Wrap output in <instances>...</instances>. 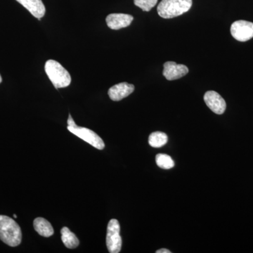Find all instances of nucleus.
<instances>
[{"label":"nucleus","mask_w":253,"mask_h":253,"mask_svg":"<svg viewBox=\"0 0 253 253\" xmlns=\"http://www.w3.org/2000/svg\"><path fill=\"white\" fill-rule=\"evenodd\" d=\"M44 69L48 78L56 89L67 87L71 84V75L57 61L54 60L46 61Z\"/></svg>","instance_id":"obj_3"},{"label":"nucleus","mask_w":253,"mask_h":253,"mask_svg":"<svg viewBox=\"0 0 253 253\" xmlns=\"http://www.w3.org/2000/svg\"><path fill=\"white\" fill-rule=\"evenodd\" d=\"M192 0H162L157 7L158 14L163 18H172L189 11Z\"/></svg>","instance_id":"obj_2"},{"label":"nucleus","mask_w":253,"mask_h":253,"mask_svg":"<svg viewBox=\"0 0 253 253\" xmlns=\"http://www.w3.org/2000/svg\"><path fill=\"white\" fill-rule=\"evenodd\" d=\"M0 240L11 247H16L21 244L22 241L21 227L12 218L0 215Z\"/></svg>","instance_id":"obj_1"},{"label":"nucleus","mask_w":253,"mask_h":253,"mask_svg":"<svg viewBox=\"0 0 253 253\" xmlns=\"http://www.w3.org/2000/svg\"><path fill=\"white\" fill-rule=\"evenodd\" d=\"M134 91V86L127 83H121L110 88L108 94L114 101H121L127 97Z\"/></svg>","instance_id":"obj_10"},{"label":"nucleus","mask_w":253,"mask_h":253,"mask_svg":"<svg viewBox=\"0 0 253 253\" xmlns=\"http://www.w3.org/2000/svg\"><path fill=\"white\" fill-rule=\"evenodd\" d=\"M158 0H134V4L144 11H149L157 4Z\"/></svg>","instance_id":"obj_16"},{"label":"nucleus","mask_w":253,"mask_h":253,"mask_svg":"<svg viewBox=\"0 0 253 253\" xmlns=\"http://www.w3.org/2000/svg\"><path fill=\"white\" fill-rule=\"evenodd\" d=\"M163 66V74L168 81H175L184 77L189 73V68L185 65L177 64L173 61H167Z\"/></svg>","instance_id":"obj_7"},{"label":"nucleus","mask_w":253,"mask_h":253,"mask_svg":"<svg viewBox=\"0 0 253 253\" xmlns=\"http://www.w3.org/2000/svg\"><path fill=\"white\" fill-rule=\"evenodd\" d=\"M168 137L167 134L161 131H155L151 133L149 137V145L154 148H161L167 144Z\"/></svg>","instance_id":"obj_14"},{"label":"nucleus","mask_w":253,"mask_h":253,"mask_svg":"<svg viewBox=\"0 0 253 253\" xmlns=\"http://www.w3.org/2000/svg\"><path fill=\"white\" fill-rule=\"evenodd\" d=\"M231 34L239 42H246L253 38V23L240 20L232 23Z\"/></svg>","instance_id":"obj_6"},{"label":"nucleus","mask_w":253,"mask_h":253,"mask_svg":"<svg viewBox=\"0 0 253 253\" xmlns=\"http://www.w3.org/2000/svg\"><path fill=\"white\" fill-rule=\"evenodd\" d=\"M67 123L68 129L72 134L77 136L78 137L81 138V139L94 146L96 149L99 150L104 149L105 144L102 139L94 131L91 130L88 128L78 126L75 123L74 120L73 119L71 114H69Z\"/></svg>","instance_id":"obj_4"},{"label":"nucleus","mask_w":253,"mask_h":253,"mask_svg":"<svg viewBox=\"0 0 253 253\" xmlns=\"http://www.w3.org/2000/svg\"><path fill=\"white\" fill-rule=\"evenodd\" d=\"M204 101L208 107L216 114L221 115L225 111V101L216 91H207L204 95Z\"/></svg>","instance_id":"obj_8"},{"label":"nucleus","mask_w":253,"mask_h":253,"mask_svg":"<svg viewBox=\"0 0 253 253\" xmlns=\"http://www.w3.org/2000/svg\"><path fill=\"white\" fill-rule=\"evenodd\" d=\"M132 16L126 14H111L106 18L108 27L112 30H120L128 27L132 22Z\"/></svg>","instance_id":"obj_9"},{"label":"nucleus","mask_w":253,"mask_h":253,"mask_svg":"<svg viewBox=\"0 0 253 253\" xmlns=\"http://www.w3.org/2000/svg\"><path fill=\"white\" fill-rule=\"evenodd\" d=\"M14 218H17V215H16V214H14Z\"/></svg>","instance_id":"obj_19"},{"label":"nucleus","mask_w":253,"mask_h":253,"mask_svg":"<svg viewBox=\"0 0 253 253\" xmlns=\"http://www.w3.org/2000/svg\"><path fill=\"white\" fill-rule=\"evenodd\" d=\"M156 162L158 167L164 169H171L174 166L172 158L167 154H158L156 157Z\"/></svg>","instance_id":"obj_15"},{"label":"nucleus","mask_w":253,"mask_h":253,"mask_svg":"<svg viewBox=\"0 0 253 253\" xmlns=\"http://www.w3.org/2000/svg\"><path fill=\"white\" fill-rule=\"evenodd\" d=\"M35 17L41 21L45 15L46 8L42 0H16Z\"/></svg>","instance_id":"obj_11"},{"label":"nucleus","mask_w":253,"mask_h":253,"mask_svg":"<svg viewBox=\"0 0 253 253\" xmlns=\"http://www.w3.org/2000/svg\"><path fill=\"white\" fill-rule=\"evenodd\" d=\"M156 253H171V251L168 249H160L158 250L156 252Z\"/></svg>","instance_id":"obj_17"},{"label":"nucleus","mask_w":253,"mask_h":253,"mask_svg":"<svg viewBox=\"0 0 253 253\" xmlns=\"http://www.w3.org/2000/svg\"><path fill=\"white\" fill-rule=\"evenodd\" d=\"M1 82H2V78H1V75H0V83H1Z\"/></svg>","instance_id":"obj_18"},{"label":"nucleus","mask_w":253,"mask_h":253,"mask_svg":"<svg viewBox=\"0 0 253 253\" xmlns=\"http://www.w3.org/2000/svg\"><path fill=\"white\" fill-rule=\"evenodd\" d=\"M61 240L66 248L70 249H76L79 246V240L74 233L71 231L68 227L62 228L61 231Z\"/></svg>","instance_id":"obj_13"},{"label":"nucleus","mask_w":253,"mask_h":253,"mask_svg":"<svg viewBox=\"0 0 253 253\" xmlns=\"http://www.w3.org/2000/svg\"><path fill=\"white\" fill-rule=\"evenodd\" d=\"M35 230L44 237H50L54 234V229L50 222L44 218L38 217L33 221Z\"/></svg>","instance_id":"obj_12"},{"label":"nucleus","mask_w":253,"mask_h":253,"mask_svg":"<svg viewBox=\"0 0 253 253\" xmlns=\"http://www.w3.org/2000/svg\"><path fill=\"white\" fill-rule=\"evenodd\" d=\"M121 226L119 221L116 219H111L108 224L107 235H106V246L109 252L118 253L122 248V238L120 235Z\"/></svg>","instance_id":"obj_5"}]
</instances>
